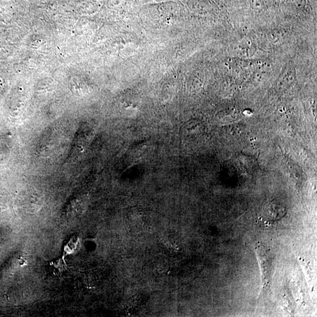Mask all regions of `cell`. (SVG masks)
<instances>
[{
    "instance_id": "cell-3",
    "label": "cell",
    "mask_w": 317,
    "mask_h": 317,
    "mask_svg": "<svg viewBox=\"0 0 317 317\" xmlns=\"http://www.w3.org/2000/svg\"><path fill=\"white\" fill-rule=\"evenodd\" d=\"M288 1L290 3L295 4V5H297V4H300L302 2V0H288Z\"/></svg>"
},
{
    "instance_id": "cell-2",
    "label": "cell",
    "mask_w": 317,
    "mask_h": 317,
    "mask_svg": "<svg viewBox=\"0 0 317 317\" xmlns=\"http://www.w3.org/2000/svg\"><path fill=\"white\" fill-rule=\"evenodd\" d=\"M202 134V124L186 123L182 124L179 130L181 139L185 141H194Z\"/></svg>"
},
{
    "instance_id": "cell-1",
    "label": "cell",
    "mask_w": 317,
    "mask_h": 317,
    "mask_svg": "<svg viewBox=\"0 0 317 317\" xmlns=\"http://www.w3.org/2000/svg\"><path fill=\"white\" fill-rule=\"evenodd\" d=\"M257 256L260 263L262 273L263 288L265 289L269 286L273 266V255L265 244L258 242L255 247Z\"/></svg>"
}]
</instances>
